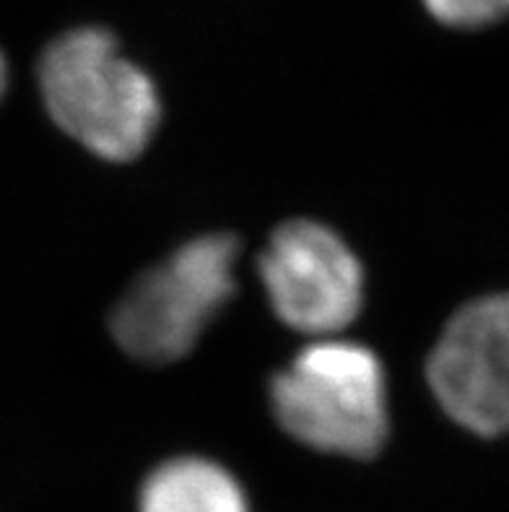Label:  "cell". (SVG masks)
Segmentation results:
<instances>
[{
  "instance_id": "1",
  "label": "cell",
  "mask_w": 509,
  "mask_h": 512,
  "mask_svg": "<svg viewBox=\"0 0 509 512\" xmlns=\"http://www.w3.org/2000/svg\"><path fill=\"white\" fill-rule=\"evenodd\" d=\"M39 91L52 123L104 162L146 151L162 120V99L143 68L99 26L52 39L39 58Z\"/></svg>"
},
{
  "instance_id": "2",
  "label": "cell",
  "mask_w": 509,
  "mask_h": 512,
  "mask_svg": "<svg viewBox=\"0 0 509 512\" xmlns=\"http://www.w3.org/2000/svg\"><path fill=\"white\" fill-rule=\"evenodd\" d=\"M278 427L312 450L343 458H374L390 437L387 380L369 346L315 338L271 377Z\"/></svg>"
},
{
  "instance_id": "3",
  "label": "cell",
  "mask_w": 509,
  "mask_h": 512,
  "mask_svg": "<svg viewBox=\"0 0 509 512\" xmlns=\"http://www.w3.org/2000/svg\"><path fill=\"white\" fill-rule=\"evenodd\" d=\"M237 255L232 234H203L141 273L112 310L117 346L143 364L187 357L237 292Z\"/></svg>"
},
{
  "instance_id": "4",
  "label": "cell",
  "mask_w": 509,
  "mask_h": 512,
  "mask_svg": "<svg viewBox=\"0 0 509 512\" xmlns=\"http://www.w3.org/2000/svg\"><path fill=\"white\" fill-rule=\"evenodd\" d=\"M260 281L271 310L291 331L338 336L364 305V268L338 232L310 219L273 229L260 253Z\"/></svg>"
},
{
  "instance_id": "5",
  "label": "cell",
  "mask_w": 509,
  "mask_h": 512,
  "mask_svg": "<svg viewBox=\"0 0 509 512\" xmlns=\"http://www.w3.org/2000/svg\"><path fill=\"white\" fill-rule=\"evenodd\" d=\"M439 409L478 437L509 435V292L460 307L426 359Z\"/></svg>"
},
{
  "instance_id": "6",
  "label": "cell",
  "mask_w": 509,
  "mask_h": 512,
  "mask_svg": "<svg viewBox=\"0 0 509 512\" xmlns=\"http://www.w3.org/2000/svg\"><path fill=\"white\" fill-rule=\"evenodd\" d=\"M138 512H250V505L224 466L200 455H180L143 479Z\"/></svg>"
},
{
  "instance_id": "7",
  "label": "cell",
  "mask_w": 509,
  "mask_h": 512,
  "mask_svg": "<svg viewBox=\"0 0 509 512\" xmlns=\"http://www.w3.org/2000/svg\"><path fill=\"white\" fill-rule=\"evenodd\" d=\"M424 8L452 29H484L509 16V0H424Z\"/></svg>"
},
{
  "instance_id": "8",
  "label": "cell",
  "mask_w": 509,
  "mask_h": 512,
  "mask_svg": "<svg viewBox=\"0 0 509 512\" xmlns=\"http://www.w3.org/2000/svg\"><path fill=\"white\" fill-rule=\"evenodd\" d=\"M8 86V63L3 58V52H0V97H3V91Z\"/></svg>"
}]
</instances>
